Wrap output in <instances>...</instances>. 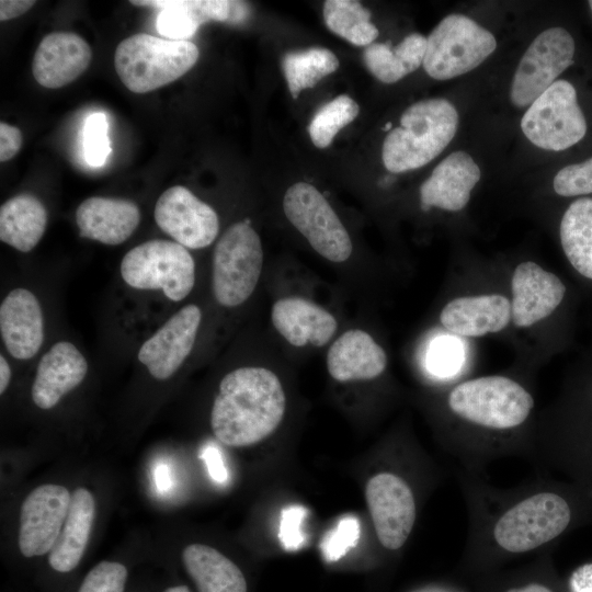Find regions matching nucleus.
Returning <instances> with one entry per match:
<instances>
[{
	"label": "nucleus",
	"instance_id": "obj_1",
	"mask_svg": "<svg viewBox=\"0 0 592 592\" xmlns=\"http://www.w3.org/2000/svg\"><path fill=\"white\" fill-rule=\"evenodd\" d=\"M482 505L470 501L473 532L469 544H486L498 551L519 555L534 551L559 537L569 526L568 500L544 486L501 494Z\"/></svg>",
	"mask_w": 592,
	"mask_h": 592
},
{
	"label": "nucleus",
	"instance_id": "obj_2",
	"mask_svg": "<svg viewBox=\"0 0 592 592\" xmlns=\"http://www.w3.org/2000/svg\"><path fill=\"white\" fill-rule=\"evenodd\" d=\"M286 397L278 376L262 366H240L219 383L210 411V428L223 444L259 443L281 424Z\"/></svg>",
	"mask_w": 592,
	"mask_h": 592
},
{
	"label": "nucleus",
	"instance_id": "obj_3",
	"mask_svg": "<svg viewBox=\"0 0 592 592\" xmlns=\"http://www.w3.org/2000/svg\"><path fill=\"white\" fill-rule=\"evenodd\" d=\"M458 126L456 107L445 99H426L402 113L400 125L384 139L382 159L392 173L419 169L435 159L452 141Z\"/></svg>",
	"mask_w": 592,
	"mask_h": 592
},
{
	"label": "nucleus",
	"instance_id": "obj_4",
	"mask_svg": "<svg viewBox=\"0 0 592 592\" xmlns=\"http://www.w3.org/2000/svg\"><path fill=\"white\" fill-rule=\"evenodd\" d=\"M446 402L455 418L490 433L519 429L527 421L535 405L527 389L501 375L463 382L449 391Z\"/></svg>",
	"mask_w": 592,
	"mask_h": 592
},
{
	"label": "nucleus",
	"instance_id": "obj_5",
	"mask_svg": "<svg viewBox=\"0 0 592 592\" xmlns=\"http://www.w3.org/2000/svg\"><path fill=\"white\" fill-rule=\"evenodd\" d=\"M200 56L190 41L160 38L137 33L116 47L114 66L124 86L134 93H147L185 75Z\"/></svg>",
	"mask_w": 592,
	"mask_h": 592
},
{
	"label": "nucleus",
	"instance_id": "obj_6",
	"mask_svg": "<svg viewBox=\"0 0 592 592\" xmlns=\"http://www.w3.org/2000/svg\"><path fill=\"white\" fill-rule=\"evenodd\" d=\"M590 128L580 90L568 79L555 81L528 106L521 121V129L533 145L555 152L583 143Z\"/></svg>",
	"mask_w": 592,
	"mask_h": 592
},
{
	"label": "nucleus",
	"instance_id": "obj_7",
	"mask_svg": "<svg viewBox=\"0 0 592 592\" xmlns=\"http://www.w3.org/2000/svg\"><path fill=\"white\" fill-rule=\"evenodd\" d=\"M263 249L250 220L230 225L217 240L212 257V292L225 308L243 305L261 277Z\"/></svg>",
	"mask_w": 592,
	"mask_h": 592
},
{
	"label": "nucleus",
	"instance_id": "obj_8",
	"mask_svg": "<svg viewBox=\"0 0 592 592\" xmlns=\"http://www.w3.org/2000/svg\"><path fill=\"white\" fill-rule=\"evenodd\" d=\"M124 283L138 291H159L180 303L193 291L196 265L189 249L164 239L145 241L127 251L119 263Z\"/></svg>",
	"mask_w": 592,
	"mask_h": 592
},
{
	"label": "nucleus",
	"instance_id": "obj_9",
	"mask_svg": "<svg viewBox=\"0 0 592 592\" xmlns=\"http://www.w3.org/2000/svg\"><path fill=\"white\" fill-rule=\"evenodd\" d=\"M497 48L493 34L467 15L445 16L426 38L425 72L449 80L478 67Z\"/></svg>",
	"mask_w": 592,
	"mask_h": 592
},
{
	"label": "nucleus",
	"instance_id": "obj_10",
	"mask_svg": "<svg viewBox=\"0 0 592 592\" xmlns=\"http://www.w3.org/2000/svg\"><path fill=\"white\" fill-rule=\"evenodd\" d=\"M283 210L322 258L334 263L350 259L353 252L350 235L327 198L314 185L307 182L291 185L283 198Z\"/></svg>",
	"mask_w": 592,
	"mask_h": 592
},
{
	"label": "nucleus",
	"instance_id": "obj_11",
	"mask_svg": "<svg viewBox=\"0 0 592 592\" xmlns=\"http://www.w3.org/2000/svg\"><path fill=\"white\" fill-rule=\"evenodd\" d=\"M577 53L578 43L570 30L553 26L539 33L515 70L510 91L513 105L530 106L576 64Z\"/></svg>",
	"mask_w": 592,
	"mask_h": 592
},
{
	"label": "nucleus",
	"instance_id": "obj_12",
	"mask_svg": "<svg viewBox=\"0 0 592 592\" xmlns=\"http://www.w3.org/2000/svg\"><path fill=\"white\" fill-rule=\"evenodd\" d=\"M365 498L379 543L389 550L408 540L417 519V502L409 483L394 473L383 471L366 483Z\"/></svg>",
	"mask_w": 592,
	"mask_h": 592
},
{
	"label": "nucleus",
	"instance_id": "obj_13",
	"mask_svg": "<svg viewBox=\"0 0 592 592\" xmlns=\"http://www.w3.org/2000/svg\"><path fill=\"white\" fill-rule=\"evenodd\" d=\"M153 218L163 232L189 250L210 246L219 232L215 209L182 185L171 186L159 196Z\"/></svg>",
	"mask_w": 592,
	"mask_h": 592
},
{
	"label": "nucleus",
	"instance_id": "obj_14",
	"mask_svg": "<svg viewBox=\"0 0 592 592\" xmlns=\"http://www.w3.org/2000/svg\"><path fill=\"white\" fill-rule=\"evenodd\" d=\"M202 310L187 304L140 345L137 358L157 380L172 377L189 358L202 322Z\"/></svg>",
	"mask_w": 592,
	"mask_h": 592
},
{
	"label": "nucleus",
	"instance_id": "obj_15",
	"mask_svg": "<svg viewBox=\"0 0 592 592\" xmlns=\"http://www.w3.org/2000/svg\"><path fill=\"white\" fill-rule=\"evenodd\" d=\"M71 494L67 488L46 483L29 493L21 506L19 548L24 557L50 551L65 523Z\"/></svg>",
	"mask_w": 592,
	"mask_h": 592
},
{
	"label": "nucleus",
	"instance_id": "obj_16",
	"mask_svg": "<svg viewBox=\"0 0 592 592\" xmlns=\"http://www.w3.org/2000/svg\"><path fill=\"white\" fill-rule=\"evenodd\" d=\"M512 321L526 328L550 316L562 303L567 287L554 273L532 261L520 263L511 281Z\"/></svg>",
	"mask_w": 592,
	"mask_h": 592
},
{
	"label": "nucleus",
	"instance_id": "obj_17",
	"mask_svg": "<svg viewBox=\"0 0 592 592\" xmlns=\"http://www.w3.org/2000/svg\"><path fill=\"white\" fill-rule=\"evenodd\" d=\"M0 334L15 360L27 361L39 352L45 337L44 316L32 291L15 287L4 296L0 304Z\"/></svg>",
	"mask_w": 592,
	"mask_h": 592
},
{
	"label": "nucleus",
	"instance_id": "obj_18",
	"mask_svg": "<svg viewBox=\"0 0 592 592\" xmlns=\"http://www.w3.org/2000/svg\"><path fill=\"white\" fill-rule=\"evenodd\" d=\"M88 369L86 356L73 343L57 341L37 364L31 388L33 402L43 410L54 408L66 394L83 382Z\"/></svg>",
	"mask_w": 592,
	"mask_h": 592
},
{
	"label": "nucleus",
	"instance_id": "obj_19",
	"mask_svg": "<svg viewBox=\"0 0 592 592\" xmlns=\"http://www.w3.org/2000/svg\"><path fill=\"white\" fill-rule=\"evenodd\" d=\"M91 59V47L81 36L71 32H53L38 44L32 72L39 86L58 89L80 77Z\"/></svg>",
	"mask_w": 592,
	"mask_h": 592
},
{
	"label": "nucleus",
	"instance_id": "obj_20",
	"mask_svg": "<svg viewBox=\"0 0 592 592\" xmlns=\"http://www.w3.org/2000/svg\"><path fill=\"white\" fill-rule=\"evenodd\" d=\"M271 321L277 333L296 348L325 346L339 326L329 310L299 296L275 300L271 308Z\"/></svg>",
	"mask_w": 592,
	"mask_h": 592
},
{
	"label": "nucleus",
	"instance_id": "obj_21",
	"mask_svg": "<svg viewBox=\"0 0 592 592\" xmlns=\"http://www.w3.org/2000/svg\"><path fill=\"white\" fill-rule=\"evenodd\" d=\"M480 177L481 171L469 153L462 150L449 153L421 184V208L463 209Z\"/></svg>",
	"mask_w": 592,
	"mask_h": 592
},
{
	"label": "nucleus",
	"instance_id": "obj_22",
	"mask_svg": "<svg viewBox=\"0 0 592 592\" xmlns=\"http://www.w3.org/2000/svg\"><path fill=\"white\" fill-rule=\"evenodd\" d=\"M75 218L80 237L117 246L136 231L141 214L133 201L92 196L80 203Z\"/></svg>",
	"mask_w": 592,
	"mask_h": 592
},
{
	"label": "nucleus",
	"instance_id": "obj_23",
	"mask_svg": "<svg viewBox=\"0 0 592 592\" xmlns=\"http://www.w3.org/2000/svg\"><path fill=\"white\" fill-rule=\"evenodd\" d=\"M326 363L334 380H371L385 372L387 354L368 332L351 329L332 342Z\"/></svg>",
	"mask_w": 592,
	"mask_h": 592
},
{
	"label": "nucleus",
	"instance_id": "obj_24",
	"mask_svg": "<svg viewBox=\"0 0 592 592\" xmlns=\"http://www.w3.org/2000/svg\"><path fill=\"white\" fill-rule=\"evenodd\" d=\"M511 319V301L499 294L457 297L448 301L440 314L442 326L459 337L499 332Z\"/></svg>",
	"mask_w": 592,
	"mask_h": 592
},
{
	"label": "nucleus",
	"instance_id": "obj_25",
	"mask_svg": "<svg viewBox=\"0 0 592 592\" xmlns=\"http://www.w3.org/2000/svg\"><path fill=\"white\" fill-rule=\"evenodd\" d=\"M134 5L160 8L156 27L173 41H187L207 21L231 23L236 1L228 0H135Z\"/></svg>",
	"mask_w": 592,
	"mask_h": 592
},
{
	"label": "nucleus",
	"instance_id": "obj_26",
	"mask_svg": "<svg viewBox=\"0 0 592 592\" xmlns=\"http://www.w3.org/2000/svg\"><path fill=\"white\" fill-rule=\"evenodd\" d=\"M95 503L84 488L71 493L68 513L55 545L48 553L49 566L57 572H69L80 562L94 520Z\"/></svg>",
	"mask_w": 592,
	"mask_h": 592
},
{
	"label": "nucleus",
	"instance_id": "obj_27",
	"mask_svg": "<svg viewBox=\"0 0 592 592\" xmlns=\"http://www.w3.org/2000/svg\"><path fill=\"white\" fill-rule=\"evenodd\" d=\"M48 223L45 205L33 194L22 193L0 207V240L20 252L32 251Z\"/></svg>",
	"mask_w": 592,
	"mask_h": 592
},
{
	"label": "nucleus",
	"instance_id": "obj_28",
	"mask_svg": "<svg viewBox=\"0 0 592 592\" xmlns=\"http://www.w3.org/2000/svg\"><path fill=\"white\" fill-rule=\"evenodd\" d=\"M182 561L198 592H247V581L238 566L210 546H186Z\"/></svg>",
	"mask_w": 592,
	"mask_h": 592
},
{
	"label": "nucleus",
	"instance_id": "obj_29",
	"mask_svg": "<svg viewBox=\"0 0 592 592\" xmlns=\"http://www.w3.org/2000/svg\"><path fill=\"white\" fill-rule=\"evenodd\" d=\"M425 52L426 38L420 33H411L394 48L388 43L366 46L363 60L376 79L384 83H395L423 64Z\"/></svg>",
	"mask_w": 592,
	"mask_h": 592
},
{
	"label": "nucleus",
	"instance_id": "obj_30",
	"mask_svg": "<svg viewBox=\"0 0 592 592\" xmlns=\"http://www.w3.org/2000/svg\"><path fill=\"white\" fill-rule=\"evenodd\" d=\"M559 238L570 265L592 282V196L569 203L560 219Z\"/></svg>",
	"mask_w": 592,
	"mask_h": 592
},
{
	"label": "nucleus",
	"instance_id": "obj_31",
	"mask_svg": "<svg viewBox=\"0 0 592 592\" xmlns=\"http://www.w3.org/2000/svg\"><path fill=\"white\" fill-rule=\"evenodd\" d=\"M339 66L338 57L323 47L289 52L282 59V69L293 99H297L303 90L314 88Z\"/></svg>",
	"mask_w": 592,
	"mask_h": 592
},
{
	"label": "nucleus",
	"instance_id": "obj_32",
	"mask_svg": "<svg viewBox=\"0 0 592 592\" xmlns=\"http://www.w3.org/2000/svg\"><path fill=\"white\" fill-rule=\"evenodd\" d=\"M322 15L328 29L356 46H368L378 37L371 11L355 0H327Z\"/></svg>",
	"mask_w": 592,
	"mask_h": 592
},
{
	"label": "nucleus",
	"instance_id": "obj_33",
	"mask_svg": "<svg viewBox=\"0 0 592 592\" xmlns=\"http://www.w3.org/2000/svg\"><path fill=\"white\" fill-rule=\"evenodd\" d=\"M358 104L348 94H340L323 104L312 116L308 133L317 148H327L337 134L358 115Z\"/></svg>",
	"mask_w": 592,
	"mask_h": 592
},
{
	"label": "nucleus",
	"instance_id": "obj_34",
	"mask_svg": "<svg viewBox=\"0 0 592 592\" xmlns=\"http://www.w3.org/2000/svg\"><path fill=\"white\" fill-rule=\"evenodd\" d=\"M109 123L102 112L90 114L82 129L83 157L92 167L103 166L111 151V141L107 136Z\"/></svg>",
	"mask_w": 592,
	"mask_h": 592
},
{
	"label": "nucleus",
	"instance_id": "obj_35",
	"mask_svg": "<svg viewBox=\"0 0 592 592\" xmlns=\"http://www.w3.org/2000/svg\"><path fill=\"white\" fill-rule=\"evenodd\" d=\"M126 567L116 561H101L84 577L78 592H124Z\"/></svg>",
	"mask_w": 592,
	"mask_h": 592
},
{
	"label": "nucleus",
	"instance_id": "obj_36",
	"mask_svg": "<svg viewBox=\"0 0 592 592\" xmlns=\"http://www.w3.org/2000/svg\"><path fill=\"white\" fill-rule=\"evenodd\" d=\"M360 537V522L354 516H344L337 527L325 537L321 548L328 561H335L353 548Z\"/></svg>",
	"mask_w": 592,
	"mask_h": 592
},
{
	"label": "nucleus",
	"instance_id": "obj_37",
	"mask_svg": "<svg viewBox=\"0 0 592 592\" xmlns=\"http://www.w3.org/2000/svg\"><path fill=\"white\" fill-rule=\"evenodd\" d=\"M462 361V349L453 338H439L428 352V365L431 372L440 376L454 373Z\"/></svg>",
	"mask_w": 592,
	"mask_h": 592
},
{
	"label": "nucleus",
	"instance_id": "obj_38",
	"mask_svg": "<svg viewBox=\"0 0 592 592\" xmlns=\"http://www.w3.org/2000/svg\"><path fill=\"white\" fill-rule=\"evenodd\" d=\"M306 509L292 505L283 509L281 513L278 538L287 550H297L304 544L301 524L306 517Z\"/></svg>",
	"mask_w": 592,
	"mask_h": 592
},
{
	"label": "nucleus",
	"instance_id": "obj_39",
	"mask_svg": "<svg viewBox=\"0 0 592 592\" xmlns=\"http://www.w3.org/2000/svg\"><path fill=\"white\" fill-rule=\"evenodd\" d=\"M21 130L8 123H0V161L12 159L22 147Z\"/></svg>",
	"mask_w": 592,
	"mask_h": 592
},
{
	"label": "nucleus",
	"instance_id": "obj_40",
	"mask_svg": "<svg viewBox=\"0 0 592 592\" xmlns=\"http://www.w3.org/2000/svg\"><path fill=\"white\" fill-rule=\"evenodd\" d=\"M201 457L205 460L208 474L215 481L225 482L227 480L228 473L220 452L216 447H206Z\"/></svg>",
	"mask_w": 592,
	"mask_h": 592
},
{
	"label": "nucleus",
	"instance_id": "obj_41",
	"mask_svg": "<svg viewBox=\"0 0 592 592\" xmlns=\"http://www.w3.org/2000/svg\"><path fill=\"white\" fill-rule=\"evenodd\" d=\"M569 587L571 592H592V562L581 565L572 571Z\"/></svg>",
	"mask_w": 592,
	"mask_h": 592
},
{
	"label": "nucleus",
	"instance_id": "obj_42",
	"mask_svg": "<svg viewBox=\"0 0 592 592\" xmlns=\"http://www.w3.org/2000/svg\"><path fill=\"white\" fill-rule=\"evenodd\" d=\"M36 1L31 0H1L0 20L8 21L27 12Z\"/></svg>",
	"mask_w": 592,
	"mask_h": 592
},
{
	"label": "nucleus",
	"instance_id": "obj_43",
	"mask_svg": "<svg viewBox=\"0 0 592 592\" xmlns=\"http://www.w3.org/2000/svg\"><path fill=\"white\" fill-rule=\"evenodd\" d=\"M155 485L158 491L167 492L172 486L170 469L164 464H159L153 470Z\"/></svg>",
	"mask_w": 592,
	"mask_h": 592
},
{
	"label": "nucleus",
	"instance_id": "obj_44",
	"mask_svg": "<svg viewBox=\"0 0 592 592\" xmlns=\"http://www.w3.org/2000/svg\"><path fill=\"white\" fill-rule=\"evenodd\" d=\"M12 377L11 366L3 354H0V394H4Z\"/></svg>",
	"mask_w": 592,
	"mask_h": 592
},
{
	"label": "nucleus",
	"instance_id": "obj_45",
	"mask_svg": "<svg viewBox=\"0 0 592 592\" xmlns=\"http://www.w3.org/2000/svg\"><path fill=\"white\" fill-rule=\"evenodd\" d=\"M505 592H553L549 588L540 583H528L519 588H511Z\"/></svg>",
	"mask_w": 592,
	"mask_h": 592
},
{
	"label": "nucleus",
	"instance_id": "obj_46",
	"mask_svg": "<svg viewBox=\"0 0 592 592\" xmlns=\"http://www.w3.org/2000/svg\"><path fill=\"white\" fill-rule=\"evenodd\" d=\"M163 592H190V590L185 585H177V587H170L166 589Z\"/></svg>",
	"mask_w": 592,
	"mask_h": 592
},
{
	"label": "nucleus",
	"instance_id": "obj_47",
	"mask_svg": "<svg viewBox=\"0 0 592 592\" xmlns=\"http://www.w3.org/2000/svg\"><path fill=\"white\" fill-rule=\"evenodd\" d=\"M391 125H392L391 122H388V123L385 125L384 130H386V132L389 133V132L392 129V128H391Z\"/></svg>",
	"mask_w": 592,
	"mask_h": 592
},
{
	"label": "nucleus",
	"instance_id": "obj_48",
	"mask_svg": "<svg viewBox=\"0 0 592 592\" xmlns=\"http://www.w3.org/2000/svg\"><path fill=\"white\" fill-rule=\"evenodd\" d=\"M587 4H588L589 10H590V13H591V15H592V0H589V1L587 2Z\"/></svg>",
	"mask_w": 592,
	"mask_h": 592
}]
</instances>
